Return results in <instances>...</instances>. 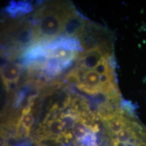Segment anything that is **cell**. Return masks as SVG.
Here are the masks:
<instances>
[{
	"label": "cell",
	"mask_w": 146,
	"mask_h": 146,
	"mask_svg": "<svg viewBox=\"0 0 146 146\" xmlns=\"http://www.w3.org/2000/svg\"><path fill=\"white\" fill-rule=\"evenodd\" d=\"M82 82L90 88L98 91L100 93L101 81L100 74L95 70H85L83 71Z\"/></svg>",
	"instance_id": "cell-6"
},
{
	"label": "cell",
	"mask_w": 146,
	"mask_h": 146,
	"mask_svg": "<svg viewBox=\"0 0 146 146\" xmlns=\"http://www.w3.org/2000/svg\"><path fill=\"white\" fill-rule=\"evenodd\" d=\"M11 41L18 50L33 43V27L29 23L14 24L9 29Z\"/></svg>",
	"instance_id": "cell-3"
},
{
	"label": "cell",
	"mask_w": 146,
	"mask_h": 146,
	"mask_svg": "<svg viewBox=\"0 0 146 146\" xmlns=\"http://www.w3.org/2000/svg\"><path fill=\"white\" fill-rule=\"evenodd\" d=\"M88 21L74 8L68 14L63 28L64 36L78 39L83 33Z\"/></svg>",
	"instance_id": "cell-4"
},
{
	"label": "cell",
	"mask_w": 146,
	"mask_h": 146,
	"mask_svg": "<svg viewBox=\"0 0 146 146\" xmlns=\"http://www.w3.org/2000/svg\"><path fill=\"white\" fill-rule=\"evenodd\" d=\"M72 9L58 3L42 8L35 19L33 45L50 43L62 33L64 22Z\"/></svg>",
	"instance_id": "cell-1"
},
{
	"label": "cell",
	"mask_w": 146,
	"mask_h": 146,
	"mask_svg": "<svg viewBox=\"0 0 146 146\" xmlns=\"http://www.w3.org/2000/svg\"><path fill=\"white\" fill-rule=\"evenodd\" d=\"M21 74V67L15 63L8 62L3 66L1 75L3 82L7 88L12 84L17 83Z\"/></svg>",
	"instance_id": "cell-5"
},
{
	"label": "cell",
	"mask_w": 146,
	"mask_h": 146,
	"mask_svg": "<svg viewBox=\"0 0 146 146\" xmlns=\"http://www.w3.org/2000/svg\"><path fill=\"white\" fill-rule=\"evenodd\" d=\"M38 146H39V145H38Z\"/></svg>",
	"instance_id": "cell-8"
},
{
	"label": "cell",
	"mask_w": 146,
	"mask_h": 146,
	"mask_svg": "<svg viewBox=\"0 0 146 146\" xmlns=\"http://www.w3.org/2000/svg\"><path fill=\"white\" fill-rule=\"evenodd\" d=\"M31 6L29 3H11L10 5L7 9V11L12 15L21 14L23 13H27L30 12L31 10Z\"/></svg>",
	"instance_id": "cell-7"
},
{
	"label": "cell",
	"mask_w": 146,
	"mask_h": 146,
	"mask_svg": "<svg viewBox=\"0 0 146 146\" xmlns=\"http://www.w3.org/2000/svg\"><path fill=\"white\" fill-rule=\"evenodd\" d=\"M112 53L106 47H97L78 54L77 59L80 68L83 70H94L102 60L112 56Z\"/></svg>",
	"instance_id": "cell-2"
}]
</instances>
